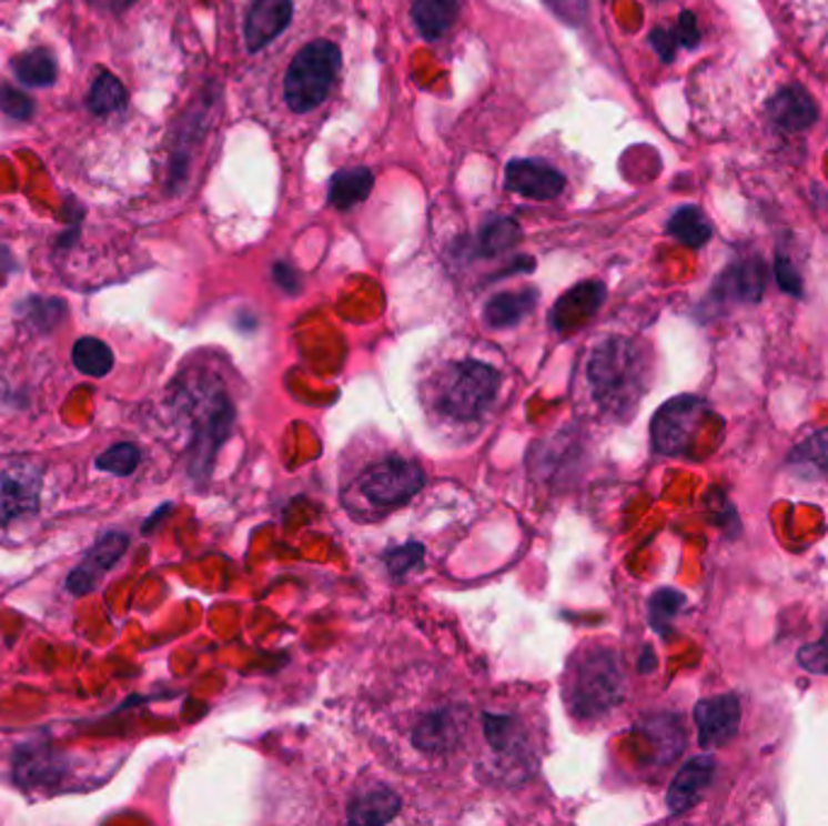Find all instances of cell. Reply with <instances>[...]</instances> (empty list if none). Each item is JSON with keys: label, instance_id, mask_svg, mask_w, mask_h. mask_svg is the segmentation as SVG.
Here are the masks:
<instances>
[{"label": "cell", "instance_id": "6da1fadb", "mask_svg": "<svg viewBox=\"0 0 828 826\" xmlns=\"http://www.w3.org/2000/svg\"><path fill=\"white\" fill-rule=\"evenodd\" d=\"M586 376L596 403L610 415L627 417L645 393L647 364L630 340L610 338L592 350Z\"/></svg>", "mask_w": 828, "mask_h": 826}, {"label": "cell", "instance_id": "7a4b0ae2", "mask_svg": "<svg viewBox=\"0 0 828 826\" xmlns=\"http://www.w3.org/2000/svg\"><path fill=\"white\" fill-rule=\"evenodd\" d=\"M499 385L502 376L494 366L477 359L453 362L438 371L434 381L432 397L436 415L463 424L483 420L499 393Z\"/></svg>", "mask_w": 828, "mask_h": 826}, {"label": "cell", "instance_id": "3957f363", "mask_svg": "<svg viewBox=\"0 0 828 826\" xmlns=\"http://www.w3.org/2000/svg\"><path fill=\"white\" fill-rule=\"evenodd\" d=\"M625 696V674L613 649H592L574 659L569 672L567 703L582 719H596L620 705Z\"/></svg>", "mask_w": 828, "mask_h": 826}, {"label": "cell", "instance_id": "277c9868", "mask_svg": "<svg viewBox=\"0 0 828 826\" xmlns=\"http://www.w3.org/2000/svg\"><path fill=\"white\" fill-rule=\"evenodd\" d=\"M340 73V49L320 39V42H311L303 47L296 59L291 61L286 80H284V95L291 104V110L296 112H311L323 102L335 78Z\"/></svg>", "mask_w": 828, "mask_h": 826}, {"label": "cell", "instance_id": "5b68a950", "mask_svg": "<svg viewBox=\"0 0 828 826\" xmlns=\"http://www.w3.org/2000/svg\"><path fill=\"white\" fill-rule=\"evenodd\" d=\"M184 412L192 422L194 465L199 473H206L219 446L223 444L225 434L231 432L235 410L229 395L223 393V389H216V385L211 383H202L196 385V389H190L184 393Z\"/></svg>", "mask_w": 828, "mask_h": 826}, {"label": "cell", "instance_id": "8992f818", "mask_svg": "<svg viewBox=\"0 0 828 826\" xmlns=\"http://www.w3.org/2000/svg\"><path fill=\"white\" fill-rule=\"evenodd\" d=\"M424 487V471L403 456H385L356 477V495L378 514L403 506Z\"/></svg>", "mask_w": 828, "mask_h": 826}, {"label": "cell", "instance_id": "52a82bcc", "mask_svg": "<svg viewBox=\"0 0 828 826\" xmlns=\"http://www.w3.org/2000/svg\"><path fill=\"white\" fill-rule=\"evenodd\" d=\"M797 49L828 75V0H776Z\"/></svg>", "mask_w": 828, "mask_h": 826}, {"label": "cell", "instance_id": "ba28073f", "mask_svg": "<svg viewBox=\"0 0 828 826\" xmlns=\"http://www.w3.org/2000/svg\"><path fill=\"white\" fill-rule=\"evenodd\" d=\"M707 405L700 397L680 395L662 405L652 420V444L664 456H678L686 453L690 436L703 417Z\"/></svg>", "mask_w": 828, "mask_h": 826}, {"label": "cell", "instance_id": "9c48e42d", "mask_svg": "<svg viewBox=\"0 0 828 826\" xmlns=\"http://www.w3.org/2000/svg\"><path fill=\"white\" fill-rule=\"evenodd\" d=\"M39 510V473L30 463H18L0 473V526Z\"/></svg>", "mask_w": 828, "mask_h": 826}, {"label": "cell", "instance_id": "30bf717a", "mask_svg": "<svg viewBox=\"0 0 828 826\" xmlns=\"http://www.w3.org/2000/svg\"><path fill=\"white\" fill-rule=\"evenodd\" d=\"M739 701L725 693V696L705 698L696 705V725H698V742L703 749L710 746L727 744L739 729Z\"/></svg>", "mask_w": 828, "mask_h": 826}, {"label": "cell", "instance_id": "8fae6325", "mask_svg": "<svg viewBox=\"0 0 828 826\" xmlns=\"http://www.w3.org/2000/svg\"><path fill=\"white\" fill-rule=\"evenodd\" d=\"M506 190L536 199V202H547L565 190V175L541 160H512L506 165Z\"/></svg>", "mask_w": 828, "mask_h": 826}, {"label": "cell", "instance_id": "7c38bea8", "mask_svg": "<svg viewBox=\"0 0 828 826\" xmlns=\"http://www.w3.org/2000/svg\"><path fill=\"white\" fill-rule=\"evenodd\" d=\"M604 296H606V289L598 282H584L579 286L569 289L565 296L555 303L553 315H551L553 328L557 332H572V330L582 328L586 320L598 311V305L604 303Z\"/></svg>", "mask_w": 828, "mask_h": 826}, {"label": "cell", "instance_id": "4fadbf2b", "mask_svg": "<svg viewBox=\"0 0 828 826\" xmlns=\"http://www.w3.org/2000/svg\"><path fill=\"white\" fill-rule=\"evenodd\" d=\"M293 16L291 0H258L245 20V42L250 51H258L286 30Z\"/></svg>", "mask_w": 828, "mask_h": 826}, {"label": "cell", "instance_id": "5bb4252c", "mask_svg": "<svg viewBox=\"0 0 828 826\" xmlns=\"http://www.w3.org/2000/svg\"><path fill=\"white\" fill-rule=\"evenodd\" d=\"M715 776L713 756H696L676 773V778L666 795V805L672 812H686L710 788Z\"/></svg>", "mask_w": 828, "mask_h": 826}, {"label": "cell", "instance_id": "9a60e30c", "mask_svg": "<svg viewBox=\"0 0 828 826\" xmlns=\"http://www.w3.org/2000/svg\"><path fill=\"white\" fill-rule=\"evenodd\" d=\"M461 729L463 725L458 719V713L441 708V711L426 713L420 719L417 727H414L412 742L424 754H441V752L453 749V746L458 744Z\"/></svg>", "mask_w": 828, "mask_h": 826}, {"label": "cell", "instance_id": "2e32d148", "mask_svg": "<svg viewBox=\"0 0 828 826\" xmlns=\"http://www.w3.org/2000/svg\"><path fill=\"white\" fill-rule=\"evenodd\" d=\"M538 293L533 289L524 291H504L492 296L485 305V323L489 328H512L518 325L533 309H536Z\"/></svg>", "mask_w": 828, "mask_h": 826}, {"label": "cell", "instance_id": "e0dca14e", "mask_svg": "<svg viewBox=\"0 0 828 826\" xmlns=\"http://www.w3.org/2000/svg\"><path fill=\"white\" fill-rule=\"evenodd\" d=\"M400 812V797L388 788H373L356 795L346 812L352 824H388Z\"/></svg>", "mask_w": 828, "mask_h": 826}, {"label": "cell", "instance_id": "ac0fdd59", "mask_svg": "<svg viewBox=\"0 0 828 826\" xmlns=\"http://www.w3.org/2000/svg\"><path fill=\"white\" fill-rule=\"evenodd\" d=\"M461 0H417L412 20L424 39L444 37L458 20Z\"/></svg>", "mask_w": 828, "mask_h": 826}, {"label": "cell", "instance_id": "d6986e66", "mask_svg": "<svg viewBox=\"0 0 828 826\" xmlns=\"http://www.w3.org/2000/svg\"><path fill=\"white\" fill-rule=\"evenodd\" d=\"M483 723H485V737L492 749L499 756H512V758L526 756L528 746H526L524 727H521L514 717L487 713L483 717Z\"/></svg>", "mask_w": 828, "mask_h": 826}, {"label": "cell", "instance_id": "ffe728a7", "mask_svg": "<svg viewBox=\"0 0 828 826\" xmlns=\"http://www.w3.org/2000/svg\"><path fill=\"white\" fill-rule=\"evenodd\" d=\"M373 187V175L366 168H346L340 170L335 178L330 182V204L335 209H352L356 204H362L368 197Z\"/></svg>", "mask_w": 828, "mask_h": 826}, {"label": "cell", "instance_id": "44dd1931", "mask_svg": "<svg viewBox=\"0 0 828 826\" xmlns=\"http://www.w3.org/2000/svg\"><path fill=\"white\" fill-rule=\"evenodd\" d=\"M127 548V538L124 536H107L102 543H98V548L92 551V555L85 560V565L80 567L75 575L71 577V590H75L78 594H85L90 592L92 586H95V580H92V572L98 570V575H102L104 570H110L112 563H117L119 555L124 553Z\"/></svg>", "mask_w": 828, "mask_h": 826}, {"label": "cell", "instance_id": "7402d4cb", "mask_svg": "<svg viewBox=\"0 0 828 826\" xmlns=\"http://www.w3.org/2000/svg\"><path fill=\"white\" fill-rule=\"evenodd\" d=\"M124 104L127 90L122 80H117L112 73L100 71L88 92V110L98 117H110L114 112H122Z\"/></svg>", "mask_w": 828, "mask_h": 826}, {"label": "cell", "instance_id": "603a6c76", "mask_svg": "<svg viewBox=\"0 0 828 826\" xmlns=\"http://www.w3.org/2000/svg\"><path fill=\"white\" fill-rule=\"evenodd\" d=\"M73 364L80 373L92 379H102L114 366L112 350L98 338H80L73 346Z\"/></svg>", "mask_w": 828, "mask_h": 826}, {"label": "cell", "instance_id": "cb8c5ba5", "mask_svg": "<svg viewBox=\"0 0 828 826\" xmlns=\"http://www.w3.org/2000/svg\"><path fill=\"white\" fill-rule=\"evenodd\" d=\"M18 78L24 85H37V88H47L57 80V63H53L51 53L44 49H34L27 51L22 57L16 59L12 63Z\"/></svg>", "mask_w": 828, "mask_h": 826}, {"label": "cell", "instance_id": "d4e9b609", "mask_svg": "<svg viewBox=\"0 0 828 826\" xmlns=\"http://www.w3.org/2000/svg\"><path fill=\"white\" fill-rule=\"evenodd\" d=\"M521 229L512 219H492L479 233V252L483 255H499V252L518 245Z\"/></svg>", "mask_w": 828, "mask_h": 826}, {"label": "cell", "instance_id": "484cf974", "mask_svg": "<svg viewBox=\"0 0 828 826\" xmlns=\"http://www.w3.org/2000/svg\"><path fill=\"white\" fill-rule=\"evenodd\" d=\"M647 735L654 739V746L659 752V762H672L684 749V735L674 717H654L647 725Z\"/></svg>", "mask_w": 828, "mask_h": 826}, {"label": "cell", "instance_id": "4316f807", "mask_svg": "<svg viewBox=\"0 0 828 826\" xmlns=\"http://www.w3.org/2000/svg\"><path fill=\"white\" fill-rule=\"evenodd\" d=\"M669 231L680 240V243L703 245L705 240L710 238V223L705 221L698 209H680L669 221Z\"/></svg>", "mask_w": 828, "mask_h": 826}, {"label": "cell", "instance_id": "83f0119b", "mask_svg": "<svg viewBox=\"0 0 828 826\" xmlns=\"http://www.w3.org/2000/svg\"><path fill=\"white\" fill-rule=\"evenodd\" d=\"M686 604V598L680 592H674V590H662L654 594L649 598V623L652 628L666 635L672 628V621L676 618V613L680 611V606Z\"/></svg>", "mask_w": 828, "mask_h": 826}, {"label": "cell", "instance_id": "f1b7e54d", "mask_svg": "<svg viewBox=\"0 0 828 826\" xmlns=\"http://www.w3.org/2000/svg\"><path fill=\"white\" fill-rule=\"evenodd\" d=\"M139 461H141V453H139L137 446H133V444H117L114 449L102 453V456L98 459V469L127 477L139 469Z\"/></svg>", "mask_w": 828, "mask_h": 826}, {"label": "cell", "instance_id": "f546056e", "mask_svg": "<svg viewBox=\"0 0 828 826\" xmlns=\"http://www.w3.org/2000/svg\"><path fill=\"white\" fill-rule=\"evenodd\" d=\"M422 557H424V545L422 543H405V545H400V548H395V551L385 555V565H388L391 575L403 577V575H407L410 570H414L422 563Z\"/></svg>", "mask_w": 828, "mask_h": 826}, {"label": "cell", "instance_id": "4dcf8cb0", "mask_svg": "<svg viewBox=\"0 0 828 826\" xmlns=\"http://www.w3.org/2000/svg\"><path fill=\"white\" fill-rule=\"evenodd\" d=\"M799 664L814 674H828V628L821 639L799 649Z\"/></svg>", "mask_w": 828, "mask_h": 826}, {"label": "cell", "instance_id": "1f68e13d", "mask_svg": "<svg viewBox=\"0 0 828 826\" xmlns=\"http://www.w3.org/2000/svg\"><path fill=\"white\" fill-rule=\"evenodd\" d=\"M543 3L565 24L579 27L586 18V0H543Z\"/></svg>", "mask_w": 828, "mask_h": 826}, {"label": "cell", "instance_id": "d6a6232c", "mask_svg": "<svg viewBox=\"0 0 828 826\" xmlns=\"http://www.w3.org/2000/svg\"><path fill=\"white\" fill-rule=\"evenodd\" d=\"M0 110L12 114V117H18V119H27L32 114L34 107L24 95H20V92L3 88V90H0Z\"/></svg>", "mask_w": 828, "mask_h": 826}, {"label": "cell", "instance_id": "836d02e7", "mask_svg": "<svg viewBox=\"0 0 828 826\" xmlns=\"http://www.w3.org/2000/svg\"><path fill=\"white\" fill-rule=\"evenodd\" d=\"M274 274H276V284L279 286H284L286 291H296L299 289V276H296V272L291 270V266L276 264L274 266Z\"/></svg>", "mask_w": 828, "mask_h": 826}, {"label": "cell", "instance_id": "e575fe53", "mask_svg": "<svg viewBox=\"0 0 828 826\" xmlns=\"http://www.w3.org/2000/svg\"><path fill=\"white\" fill-rule=\"evenodd\" d=\"M90 3L102 8V10H114L117 12V10H124L127 6H131L133 0H90Z\"/></svg>", "mask_w": 828, "mask_h": 826}, {"label": "cell", "instance_id": "d590c367", "mask_svg": "<svg viewBox=\"0 0 828 826\" xmlns=\"http://www.w3.org/2000/svg\"><path fill=\"white\" fill-rule=\"evenodd\" d=\"M652 666H654V657H652V652L647 649L645 655H643V662H639V669H643V672H649Z\"/></svg>", "mask_w": 828, "mask_h": 826}]
</instances>
